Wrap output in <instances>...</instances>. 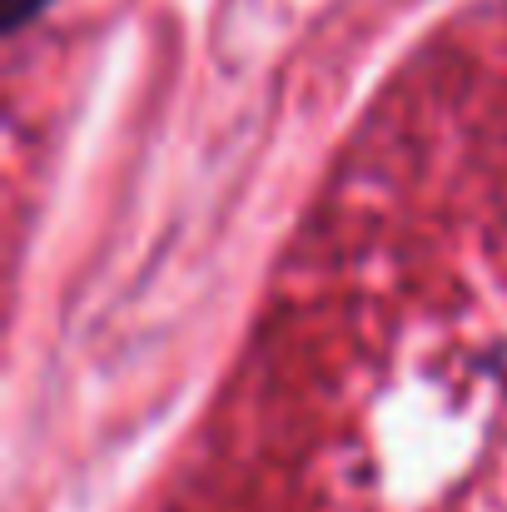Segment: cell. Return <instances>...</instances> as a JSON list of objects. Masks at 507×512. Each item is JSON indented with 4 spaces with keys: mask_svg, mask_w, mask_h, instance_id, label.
I'll return each mask as SVG.
<instances>
[{
    "mask_svg": "<svg viewBox=\"0 0 507 512\" xmlns=\"http://www.w3.org/2000/svg\"><path fill=\"white\" fill-rule=\"evenodd\" d=\"M40 5H45V0H0V15H5V25L15 30V25H25Z\"/></svg>",
    "mask_w": 507,
    "mask_h": 512,
    "instance_id": "cell-1",
    "label": "cell"
}]
</instances>
